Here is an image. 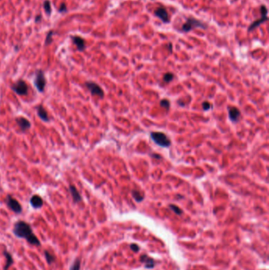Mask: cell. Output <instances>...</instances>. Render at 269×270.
I'll return each instance as SVG.
<instances>
[{
    "mask_svg": "<svg viewBox=\"0 0 269 270\" xmlns=\"http://www.w3.org/2000/svg\"><path fill=\"white\" fill-rule=\"evenodd\" d=\"M41 17H41V14L37 15V16H36V19H35V22H36V23H37V22H39V21H41Z\"/></svg>",
    "mask_w": 269,
    "mask_h": 270,
    "instance_id": "30",
    "label": "cell"
},
{
    "mask_svg": "<svg viewBox=\"0 0 269 270\" xmlns=\"http://www.w3.org/2000/svg\"><path fill=\"white\" fill-rule=\"evenodd\" d=\"M11 89L13 90L16 94L22 96L27 95L28 91H29V87H28V85L26 81L20 79V80H18L12 85Z\"/></svg>",
    "mask_w": 269,
    "mask_h": 270,
    "instance_id": "5",
    "label": "cell"
},
{
    "mask_svg": "<svg viewBox=\"0 0 269 270\" xmlns=\"http://www.w3.org/2000/svg\"><path fill=\"white\" fill-rule=\"evenodd\" d=\"M160 106L163 107V108H164L167 109V110L169 109V108H170L169 100H166V99H163V100H162L161 101H160Z\"/></svg>",
    "mask_w": 269,
    "mask_h": 270,
    "instance_id": "25",
    "label": "cell"
},
{
    "mask_svg": "<svg viewBox=\"0 0 269 270\" xmlns=\"http://www.w3.org/2000/svg\"><path fill=\"white\" fill-rule=\"evenodd\" d=\"M206 29L208 28L207 24L204 23L201 21L197 20L194 17H188L186 21L183 26L182 27V30L184 32H188L191 31L193 29Z\"/></svg>",
    "mask_w": 269,
    "mask_h": 270,
    "instance_id": "2",
    "label": "cell"
},
{
    "mask_svg": "<svg viewBox=\"0 0 269 270\" xmlns=\"http://www.w3.org/2000/svg\"><path fill=\"white\" fill-rule=\"evenodd\" d=\"M3 254H4L5 257H6V264H5L4 266V270H8L10 268V267L14 263L13 257H12V255L7 250H4Z\"/></svg>",
    "mask_w": 269,
    "mask_h": 270,
    "instance_id": "17",
    "label": "cell"
},
{
    "mask_svg": "<svg viewBox=\"0 0 269 270\" xmlns=\"http://www.w3.org/2000/svg\"><path fill=\"white\" fill-rule=\"evenodd\" d=\"M140 260L141 262L144 264V267L146 268H153L155 266V261L152 257H149L146 254H143L141 257Z\"/></svg>",
    "mask_w": 269,
    "mask_h": 270,
    "instance_id": "15",
    "label": "cell"
},
{
    "mask_svg": "<svg viewBox=\"0 0 269 270\" xmlns=\"http://www.w3.org/2000/svg\"><path fill=\"white\" fill-rule=\"evenodd\" d=\"M15 121H16V123L17 124V126H19L20 130L22 132H26V130L30 129L31 126H32L29 119H27L25 117H22V116H19V117L16 118Z\"/></svg>",
    "mask_w": 269,
    "mask_h": 270,
    "instance_id": "10",
    "label": "cell"
},
{
    "mask_svg": "<svg viewBox=\"0 0 269 270\" xmlns=\"http://www.w3.org/2000/svg\"><path fill=\"white\" fill-rule=\"evenodd\" d=\"M229 113V118L233 123H236L238 121L240 118L241 113H240L239 109L235 108V107H230L228 110Z\"/></svg>",
    "mask_w": 269,
    "mask_h": 270,
    "instance_id": "12",
    "label": "cell"
},
{
    "mask_svg": "<svg viewBox=\"0 0 269 270\" xmlns=\"http://www.w3.org/2000/svg\"><path fill=\"white\" fill-rule=\"evenodd\" d=\"M43 6H44V11L45 13L47 14V15H51V2L49 0H45L44 3H43Z\"/></svg>",
    "mask_w": 269,
    "mask_h": 270,
    "instance_id": "20",
    "label": "cell"
},
{
    "mask_svg": "<svg viewBox=\"0 0 269 270\" xmlns=\"http://www.w3.org/2000/svg\"><path fill=\"white\" fill-rule=\"evenodd\" d=\"M154 14L155 16H156L157 17H159V19L163 21V23L168 24L170 22V18L169 15H168V11L166 10L163 7H160L159 8H157L155 11H154Z\"/></svg>",
    "mask_w": 269,
    "mask_h": 270,
    "instance_id": "8",
    "label": "cell"
},
{
    "mask_svg": "<svg viewBox=\"0 0 269 270\" xmlns=\"http://www.w3.org/2000/svg\"><path fill=\"white\" fill-rule=\"evenodd\" d=\"M130 249L134 251V252H138V251L140 250V247H139L138 245L135 244V243H132L130 245Z\"/></svg>",
    "mask_w": 269,
    "mask_h": 270,
    "instance_id": "29",
    "label": "cell"
},
{
    "mask_svg": "<svg viewBox=\"0 0 269 270\" xmlns=\"http://www.w3.org/2000/svg\"><path fill=\"white\" fill-rule=\"evenodd\" d=\"M267 21V16H263V15H261V17L260 19H257L256 20V21H254L249 26L248 32H251V31H252V30L255 29L256 28L259 27L260 25H261V24Z\"/></svg>",
    "mask_w": 269,
    "mask_h": 270,
    "instance_id": "16",
    "label": "cell"
},
{
    "mask_svg": "<svg viewBox=\"0 0 269 270\" xmlns=\"http://www.w3.org/2000/svg\"><path fill=\"white\" fill-rule=\"evenodd\" d=\"M85 87L87 88L92 96H99L100 98H103L104 96V92L100 85L97 83L93 81H86L85 83Z\"/></svg>",
    "mask_w": 269,
    "mask_h": 270,
    "instance_id": "6",
    "label": "cell"
},
{
    "mask_svg": "<svg viewBox=\"0 0 269 270\" xmlns=\"http://www.w3.org/2000/svg\"><path fill=\"white\" fill-rule=\"evenodd\" d=\"M13 232L15 236L19 238H25L29 243L40 247L41 242L34 235L31 226L23 220H18L14 223Z\"/></svg>",
    "mask_w": 269,
    "mask_h": 270,
    "instance_id": "1",
    "label": "cell"
},
{
    "mask_svg": "<svg viewBox=\"0 0 269 270\" xmlns=\"http://www.w3.org/2000/svg\"><path fill=\"white\" fill-rule=\"evenodd\" d=\"M132 195H133L134 199L138 202H141L144 199V195L140 191H138V190H133L132 191Z\"/></svg>",
    "mask_w": 269,
    "mask_h": 270,
    "instance_id": "19",
    "label": "cell"
},
{
    "mask_svg": "<svg viewBox=\"0 0 269 270\" xmlns=\"http://www.w3.org/2000/svg\"><path fill=\"white\" fill-rule=\"evenodd\" d=\"M46 84H47V81L44 71L41 70H36V76L34 79V85L36 88L37 91L40 93H44Z\"/></svg>",
    "mask_w": 269,
    "mask_h": 270,
    "instance_id": "4",
    "label": "cell"
},
{
    "mask_svg": "<svg viewBox=\"0 0 269 270\" xmlns=\"http://www.w3.org/2000/svg\"><path fill=\"white\" fill-rule=\"evenodd\" d=\"M70 39L72 40L74 44L77 47V51H85L86 45H85V39H83L81 36H77V35H71L70 36Z\"/></svg>",
    "mask_w": 269,
    "mask_h": 270,
    "instance_id": "9",
    "label": "cell"
},
{
    "mask_svg": "<svg viewBox=\"0 0 269 270\" xmlns=\"http://www.w3.org/2000/svg\"><path fill=\"white\" fill-rule=\"evenodd\" d=\"M6 203H7V205L8 206V208L11 210L13 211L14 213H16V214H20L22 212V207H21V204L14 198H13L12 196L10 195V194H8L7 196Z\"/></svg>",
    "mask_w": 269,
    "mask_h": 270,
    "instance_id": "7",
    "label": "cell"
},
{
    "mask_svg": "<svg viewBox=\"0 0 269 270\" xmlns=\"http://www.w3.org/2000/svg\"><path fill=\"white\" fill-rule=\"evenodd\" d=\"M69 191H70V194H71V197H72L73 201H74V203H79V202H82L81 195L80 194L77 189L74 186L70 185L69 187Z\"/></svg>",
    "mask_w": 269,
    "mask_h": 270,
    "instance_id": "13",
    "label": "cell"
},
{
    "mask_svg": "<svg viewBox=\"0 0 269 270\" xmlns=\"http://www.w3.org/2000/svg\"><path fill=\"white\" fill-rule=\"evenodd\" d=\"M169 208H171V210L173 211V212H174V213H175V214L181 215L182 213V209H181L180 208H178V207L177 206V205H175L171 204L169 205Z\"/></svg>",
    "mask_w": 269,
    "mask_h": 270,
    "instance_id": "23",
    "label": "cell"
},
{
    "mask_svg": "<svg viewBox=\"0 0 269 270\" xmlns=\"http://www.w3.org/2000/svg\"><path fill=\"white\" fill-rule=\"evenodd\" d=\"M53 34H54L53 30H50V31L47 32V36H46V38H45V41H44L45 46H48L49 44H51V42H52V41H53V39H52Z\"/></svg>",
    "mask_w": 269,
    "mask_h": 270,
    "instance_id": "21",
    "label": "cell"
},
{
    "mask_svg": "<svg viewBox=\"0 0 269 270\" xmlns=\"http://www.w3.org/2000/svg\"><path fill=\"white\" fill-rule=\"evenodd\" d=\"M80 268H81V260L77 258L74 261L70 270H80Z\"/></svg>",
    "mask_w": 269,
    "mask_h": 270,
    "instance_id": "22",
    "label": "cell"
},
{
    "mask_svg": "<svg viewBox=\"0 0 269 270\" xmlns=\"http://www.w3.org/2000/svg\"><path fill=\"white\" fill-rule=\"evenodd\" d=\"M29 202L32 208H36H36H41L44 205V201H43L42 198L41 196L37 195V194L32 195L30 198Z\"/></svg>",
    "mask_w": 269,
    "mask_h": 270,
    "instance_id": "11",
    "label": "cell"
},
{
    "mask_svg": "<svg viewBox=\"0 0 269 270\" xmlns=\"http://www.w3.org/2000/svg\"><path fill=\"white\" fill-rule=\"evenodd\" d=\"M44 256H45V259H46L47 264H49V265H51V264L54 263V262H55V256H54L51 253L48 252L47 250L44 251Z\"/></svg>",
    "mask_w": 269,
    "mask_h": 270,
    "instance_id": "18",
    "label": "cell"
},
{
    "mask_svg": "<svg viewBox=\"0 0 269 270\" xmlns=\"http://www.w3.org/2000/svg\"><path fill=\"white\" fill-rule=\"evenodd\" d=\"M168 46H169L170 52H172V44H171V43H169V44H168Z\"/></svg>",
    "mask_w": 269,
    "mask_h": 270,
    "instance_id": "32",
    "label": "cell"
},
{
    "mask_svg": "<svg viewBox=\"0 0 269 270\" xmlns=\"http://www.w3.org/2000/svg\"><path fill=\"white\" fill-rule=\"evenodd\" d=\"M154 154H155V153H154ZM152 156H153V157L157 158V159H161V156H160L159 155H157V154H155V155H152Z\"/></svg>",
    "mask_w": 269,
    "mask_h": 270,
    "instance_id": "31",
    "label": "cell"
},
{
    "mask_svg": "<svg viewBox=\"0 0 269 270\" xmlns=\"http://www.w3.org/2000/svg\"><path fill=\"white\" fill-rule=\"evenodd\" d=\"M36 111H37V115H38V117L40 118L42 121L45 122V123H48V122L50 121L48 114H47L46 109L43 107V105H39V106L36 107Z\"/></svg>",
    "mask_w": 269,
    "mask_h": 270,
    "instance_id": "14",
    "label": "cell"
},
{
    "mask_svg": "<svg viewBox=\"0 0 269 270\" xmlns=\"http://www.w3.org/2000/svg\"><path fill=\"white\" fill-rule=\"evenodd\" d=\"M59 13H66L67 12V7H66V5L65 2H62L60 6V7L59 8Z\"/></svg>",
    "mask_w": 269,
    "mask_h": 270,
    "instance_id": "26",
    "label": "cell"
},
{
    "mask_svg": "<svg viewBox=\"0 0 269 270\" xmlns=\"http://www.w3.org/2000/svg\"><path fill=\"white\" fill-rule=\"evenodd\" d=\"M260 11H261V15H263V16H267V9L264 5H261Z\"/></svg>",
    "mask_w": 269,
    "mask_h": 270,
    "instance_id": "28",
    "label": "cell"
},
{
    "mask_svg": "<svg viewBox=\"0 0 269 270\" xmlns=\"http://www.w3.org/2000/svg\"><path fill=\"white\" fill-rule=\"evenodd\" d=\"M174 79V74L171 73H167L163 76V81L165 82H170Z\"/></svg>",
    "mask_w": 269,
    "mask_h": 270,
    "instance_id": "24",
    "label": "cell"
},
{
    "mask_svg": "<svg viewBox=\"0 0 269 270\" xmlns=\"http://www.w3.org/2000/svg\"><path fill=\"white\" fill-rule=\"evenodd\" d=\"M150 135L151 138L159 146L168 148L171 145V141L165 134L161 132H152Z\"/></svg>",
    "mask_w": 269,
    "mask_h": 270,
    "instance_id": "3",
    "label": "cell"
},
{
    "mask_svg": "<svg viewBox=\"0 0 269 270\" xmlns=\"http://www.w3.org/2000/svg\"><path fill=\"white\" fill-rule=\"evenodd\" d=\"M202 108H203L204 110L207 111V110H209L210 108H212V104H210L209 102H208V101H204V102H203V104H202Z\"/></svg>",
    "mask_w": 269,
    "mask_h": 270,
    "instance_id": "27",
    "label": "cell"
}]
</instances>
